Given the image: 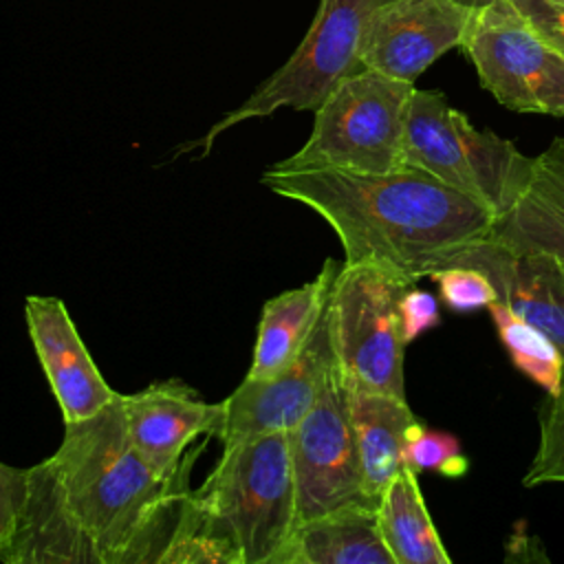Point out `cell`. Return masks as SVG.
I'll return each mask as SVG.
<instances>
[{"instance_id": "1", "label": "cell", "mask_w": 564, "mask_h": 564, "mask_svg": "<svg viewBox=\"0 0 564 564\" xmlns=\"http://www.w3.org/2000/svg\"><path fill=\"white\" fill-rule=\"evenodd\" d=\"M260 181L319 214L337 234L344 262L377 264L410 282L487 238L496 218L487 205L410 165L388 174L269 167Z\"/></svg>"}, {"instance_id": "2", "label": "cell", "mask_w": 564, "mask_h": 564, "mask_svg": "<svg viewBox=\"0 0 564 564\" xmlns=\"http://www.w3.org/2000/svg\"><path fill=\"white\" fill-rule=\"evenodd\" d=\"M194 454L174 474L156 471L126 432L121 394L95 416L64 425L46 465L95 564H159L189 491Z\"/></svg>"}, {"instance_id": "3", "label": "cell", "mask_w": 564, "mask_h": 564, "mask_svg": "<svg viewBox=\"0 0 564 564\" xmlns=\"http://www.w3.org/2000/svg\"><path fill=\"white\" fill-rule=\"evenodd\" d=\"M414 84L361 68L344 77L313 110L304 145L271 167L388 174L401 170L405 117Z\"/></svg>"}, {"instance_id": "4", "label": "cell", "mask_w": 564, "mask_h": 564, "mask_svg": "<svg viewBox=\"0 0 564 564\" xmlns=\"http://www.w3.org/2000/svg\"><path fill=\"white\" fill-rule=\"evenodd\" d=\"M194 496L227 524L242 564H273L297 527L289 432L223 447Z\"/></svg>"}, {"instance_id": "5", "label": "cell", "mask_w": 564, "mask_h": 564, "mask_svg": "<svg viewBox=\"0 0 564 564\" xmlns=\"http://www.w3.org/2000/svg\"><path fill=\"white\" fill-rule=\"evenodd\" d=\"M403 161L487 205L494 216L516 198L531 165L511 139L478 130L441 90L423 88H414L408 104Z\"/></svg>"}, {"instance_id": "6", "label": "cell", "mask_w": 564, "mask_h": 564, "mask_svg": "<svg viewBox=\"0 0 564 564\" xmlns=\"http://www.w3.org/2000/svg\"><path fill=\"white\" fill-rule=\"evenodd\" d=\"M390 0H319L317 13L291 57L262 82L238 108L218 119L200 139L181 148H194L205 156L214 141L229 128L291 110H315L328 93L348 75L364 68L361 42L375 11Z\"/></svg>"}, {"instance_id": "7", "label": "cell", "mask_w": 564, "mask_h": 564, "mask_svg": "<svg viewBox=\"0 0 564 564\" xmlns=\"http://www.w3.org/2000/svg\"><path fill=\"white\" fill-rule=\"evenodd\" d=\"M412 284L377 264L341 262L328 319L335 359L350 388L405 399L399 297Z\"/></svg>"}, {"instance_id": "8", "label": "cell", "mask_w": 564, "mask_h": 564, "mask_svg": "<svg viewBox=\"0 0 564 564\" xmlns=\"http://www.w3.org/2000/svg\"><path fill=\"white\" fill-rule=\"evenodd\" d=\"M460 51L500 106L564 117V55L511 0L474 11Z\"/></svg>"}, {"instance_id": "9", "label": "cell", "mask_w": 564, "mask_h": 564, "mask_svg": "<svg viewBox=\"0 0 564 564\" xmlns=\"http://www.w3.org/2000/svg\"><path fill=\"white\" fill-rule=\"evenodd\" d=\"M289 445L297 524L348 505H370L361 485V465L348 408V383L337 361L313 408L289 432Z\"/></svg>"}, {"instance_id": "10", "label": "cell", "mask_w": 564, "mask_h": 564, "mask_svg": "<svg viewBox=\"0 0 564 564\" xmlns=\"http://www.w3.org/2000/svg\"><path fill=\"white\" fill-rule=\"evenodd\" d=\"M335 361L326 302L304 348L284 370L267 379L245 377L242 383L218 403L220 414L212 436L218 438L223 447H229L251 436L291 432L313 408Z\"/></svg>"}, {"instance_id": "11", "label": "cell", "mask_w": 564, "mask_h": 564, "mask_svg": "<svg viewBox=\"0 0 564 564\" xmlns=\"http://www.w3.org/2000/svg\"><path fill=\"white\" fill-rule=\"evenodd\" d=\"M471 13L456 0H390L370 18L361 64L414 84L443 53L460 48Z\"/></svg>"}, {"instance_id": "12", "label": "cell", "mask_w": 564, "mask_h": 564, "mask_svg": "<svg viewBox=\"0 0 564 564\" xmlns=\"http://www.w3.org/2000/svg\"><path fill=\"white\" fill-rule=\"evenodd\" d=\"M24 319L64 425L90 419L117 401L119 392L101 377L62 300L29 295Z\"/></svg>"}, {"instance_id": "13", "label": "cell", "mask_w": 564, "mask_h": 564, "mask_svg": "<svg viewBox=\"0 0 564 564\" xmlns=\"http://www.w3.org/2000/svg\"><path fill=\"white\" fill-rule=\"evenodd\" d=\"M121 412L134 449L156 471L174 474L187 460L189 445L214 434L220 405L207 403L187 383L167 379L121 394Z\"/></svg>"}, {"instance_id": "14", "label": "cell", "mask_w": 564, "mask_h": 564, "mask_svg": "<svg viewBox=\"0 0 564 564\" xmlns=\"http://www.w3.org/2000/svg\"><path fill=\"white\" fill-rule=\"evenodd\" d=\"M445 264L485 271L498 297L564 350V262L557 256L513 251L487 236L449 256Z\"/></svg>"}, {"instance_id": "15", "label": "cell", "mask_w": 564, "mask_h": 564, "mask_svg": "<svg viewBox=\"0 0 564 564\" xmlns=\"http://www.w3.org/2000/svg\"><path fill=\"white\" fill-rule=\"evenodd\" d=\"M489 238L513 251H546L564 262V139L531 156L527 178L494 218Z\"/></svg>"}, {"instance_id": "16", "label": "cell", "mask_w": 564, "mask_h": 564, "mask_svg": "<svg viewBox=\"0 0 564 564\" xmlns=\"http://www.w3.org/2000/svg\"><path fill=\"white\" fill-rule=\"evenodd\" d=\"M339 267V262L326 258L311 282L267 300L258 322L247 379L273 377L300 355L328 302Z\"/></svg>"}, {"instance_id": "17", "label": "cell", "mask_w": 564, "mask_h": 564, "mask_svg": "<svg viewBox=\"0 0 564 564\" xmlns=\"http://www.w3.org/2000/svg\"><path fill=\"white\" fill-rule=\"evenodd\" d=\"M273 564H394L377 507L348 505L300 522Z\"/></svg>"}, {"instance_id": "18", "label": "cell", "mask_w": 564, "mask_h": 564, "mask_svg": "<svg viewBox=\"0 0 564 564\" xmlns=\"http://www.w3.org/2000/svg\"><path fill=\"white\" fill-rule=\"evenodd\" d=\"M7 564L22 562H93L95 555L66 511L46 460L29 467L26 498L13 540L2 557Z\"/></svg>"}, {"instance_id": "19", "label": "cell", "mask_w": 564, "mask_h": 564, "mask_svg": "<svg viewBox=\"0 0 564 564\" xmlns=\"http://www.w3.org/2000/svg\"><path fill=\"white\" fill-rule=\"evenodd\" d=\"M348 408L361 465L364 496L377 507L381 494L403 465L405 432L416 416L401 397L350 386Z\"/></svg>"}, {"instance_id": "20", "label": "cell", "mask_w": 564, "mask_h": 564, "mask_svg": "<svg viewBox=\"0 0 564 564\" xmlns=\"http://www.w3.org/2000/svg\"><path fill=\"white\" fill-rule=\"evenodd\" d=\"M377 518L394 564H452L410 465L403 463L381 494Z\"/></svg>"}, {"instance_id": "21", "label": "cell", "mask_w": 564, "mask_h": 564, "mask_svg": "<svg viewBox=\"0 0 564 564\" xmlns=\"http://www.w3.org/2000/svg\"><path fill=\"white\" fill-rule=\"evenodd\" d=\"M242 564L238 544L227 524L212 513L194 491L181 500L159 564Z\"/></svg>"}, {"instance_id": "22", "label": "cell", "mask_w": 564, "mask_h": 564, "mask_svg": "<svg viewBox=\"0 0 564 564\" xmlns=\"http://www.w3.org/2000/svg\"><path fill=\"white\" fill-rule=\"evenodd\" d=\"M511 364L546 394L557 392L564 375V350L540 328L520 317L502 300L487 306Z\"/></svg>"}, {"instance_id": "23", "label": "cell", "mask_w": 564, "mask_h": 564, "mask_svg": "<svg viewBox=\"0 0 564 564\" xmlns=\"http://www.w3.org/2000/svg\"><path fill=\"white\" fill-rule=\"evenodd\" d=\"M564 485V375L557 392L546 394L540 408V441L522 478L524 487Z\"/></svg>"}, {"instance_id": "24", "label": "cell", "mask_w": 564, "mask_h": 564, "mask_svg": "<svg viewBox=\"0 0 564 564\" xmlns=\"http://www.w3.org/2000/svg\"><path fill=\"white\" fill-rule=\"evenodd\" d=\"M403 463L414 471H436L445 478H460L469 469L460 441L449 432L427 430L421 421H414L405 432Z\"/></svg>"}, {"instance_id": "25", "label": "cell", "mask_w": 564, "mask_h": 564, "mask_svg": "<svg viewBox=\"0 0 564 564\" xmlns=\"http://www.w3.org/2000/svg\"><path fill=\"white\" fill-rule=\"evenodd\" d=\"M427 278L436 282L441 300L454 313H471L478 308H487L491 302L500 300L489 275L476 267L445 264L441 269H434Z\"/></svg>"}, {"instance_id": "26", "label": "cell", "mask_w": 564, "mask_h": 564, "mask_svg": "<svg viewBox=\"0 0 564 564\" xmlns=\"http://www.w3.org/2000/svg\"><path fill=\"white\" fill-rule=\"evenodd\" d=\"M29 469L11 467L0 460V562L13 540L20 511L26 498Z\"/></svg>"}, {"instance_id": "27", "label": "cell", "mask_w": 564, "mask_h": 564, "mask_svg": "<svg viewBox=\"0 0 564 564\" xmlns=\"http://www.w3.org/2000/svg\"><path fill=\"white\" fill-rule=\"evenodd\" d=\"M399 322H401V337L408 346L425 330L438 326L441 311H438L436 297L430 291L416 289L414 284L408 286L399 297Z\"/></svg>"}, {"instance_id": "28", "label": "cell", "mask_w": 564, "mask_h": 564, "mask_svg": "<svg viewBox=\"0 0 564 564\" xmlns=\"http://www.w3.org/2000/svg\"><path fill=\"white\" fill-rule=\"evenodd\" d=\"M520 13L564 55V0H511Z\"/></svg>"}, {"instance_id": "29", "label": "cell", "mask_w": 564, "mask_h": 564, "mask_svg": "<svg viewBox=\"0 0 564 564\" xmlns=\"http://www.w3.org/2000/svg\"><path fill=\"white\" fill-rule=\"evenodd\" d=\"M456 2H460L463 7H467V9H471V11H480V9L489 7V4L496 2V0H456Z\"/></svg>"}]
</instances>
